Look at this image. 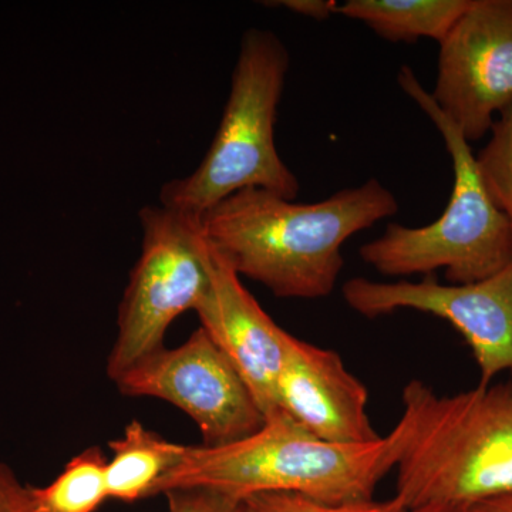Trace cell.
I'll return each mask as SVG.
<instances>
[{"label":"cell","mask_w":512,"mask_h":512,"mask_svg":"<svg viewBox=\"0 0 512 512\" xmlns=\"http://www.w3.org/2000/svg\"><path fill=\"white\" fill-rule=\"evenodd\" d=\"M402 451L399 426L363 444H333L312 436L285 413L265 419L251 436L225 446H192L165 474L154 495L177 488H208L247 500L259 494H298L328 504L375 498Z\"/></svg>","instance_id":"cell-3"},{"label":"cell","mask_w":512,"mask_h":512,"mask_svg":"<svg viewBox=\"0 0 512 512\" xmlns=\"http://www.w3.org/2000/svg\"><path fill=\"white\" fill-rule=\"evenodd\" d=\"M214 254L211 289L195 312L201 328L227 356L268 419L282 413L276 386L292 335L262 309L231 265Z\"/></svg>","instance_id":"cell-11"},{"label":"cell","mask_w":512,"mask_h":512,"mask_svg":"<svg viewBox=\"0 0 512 512\" xmlns=\"http://www.w3.org/2000/svg\"><path fill=\"white\" fill-rule=\"evenodd\" d=\"M276 397L282 413L320 440L363 446L382 439L367 414L365 384L335 350L291 336Z\"/></svg>","instance_id":"cell-10"},{"label":"cell","mask_w":512,"mask_h":512,"mask_svg":"<svg viewBox=\"0 0 512 512\" xmlns=\"http://www.w3.org/2000/svg\"><path fill=\"white\" fill-rule=\"evenodd\" d=\"M107 457L90 447L73 457L46 487H30V512H94L109 500Z\"/></svg>","instance_id":"cell-14"},{"label":"cell","mask_w":512,"mask_h":512,"mask_svg":"<svg viewBox=\"0 0 512 512\" xmlns=\"http://www.w3.org/2000/svg\"><path fill=\"white\" fill-rule=\"evenodd\" d=\"M342 295L350 309L369 319L410 309L447 320L473 352L478 386H488L501 373L512 382V264L467 285H441L433 275L420 282L352 278Z\"/></svg>","instance_id":"cell-8"},{"label":"cell","mask_w":512,"mask_h":512,"mask_svg":"<svg viewBox=\"0 0 512 512\" xmlns=\"http://www.w3.org/2000/svg\"><path fill=\"white\" fill-rule=\"evenodd\" d=\"M468 143L512 104V0H474L440 43L431 93Z\"/></svg>","instance_id":"cell-9"},{"label":"cell","mask_w":512,"mask_h":512,"mask_svg":"<svg viewBox=\"0 0 512 512\" xmlns=\"http://www.w3.org/2000/svg\"><path fill=\"white\" fill-rule=\"evenodd\" d=\"M116 384L126 396L156 397L183 410L205 447L235 443L265 423L247 384L202 328L184 345L144 357Z\"/></svg>","instance_id":"cell-7"},{"label":"cell","mask_w":512,"mask_h":512,"mask_svg":"<svg viewBox=\"0 0 512 512\" xmlns=\"http://www.w3.org/2000/svg\"><path fill=\"white\" fill-rule=\"evenodd\" d=\"M164 495L170 512H242V501L208 488H177Z\"/></svg>","instance_id":"cell-17"},{"label":"cell","mask_w":512,"mask_h":512,"mask_svg":"<svg viewBox=\"0 0 512 512\" xmlns=\"http://www.w3.org/2000/svg\"><path fill=\"white\" fill-rule=\"evenodd\" d=\"M0 512H30V485L20 483L5 463H0Z\"/></svg>","instance_id":"cell-18"},{"label":"cell","mask_w":512,"mask_h":512,"mask_svg":"<svg viewBox=\"0 0 512 512\" xmlns=\"http://www.w3.org/2000/svg\"><path fill=\"white\" fill-rule=\"evenodd\" d=\"M143 248L119 309V332L107 360L114 383L164 348L171 323L210 292L215 254L201 217L164 205L140 211Z\"/></svg>","instance_id":"cell-6"},{"label":"cell","mask_w":512,"mask_h":512,"mask_svg":"<svg viewBox=\"0 0 512 512\" xmlns=\"http://www.w3.org/2000/svg\"><path fill=\"white\" fill-rule=\"evenodd\" d=\"M396 494L407 510L468 511L512 494V382L439 396L421 380L402 393Z\"/></svg>","instance_id":"cell-2"},{"label":"cell","mask_w":512,"mask_h":512,"mask_svg":"<svg viewBox=\"0 0 512 512\" xmlns=\"http://www.w3.org/2000/svg\"><path fill=\"white\" fill-rule=\"evenodd\" d=\"M397 212L393 192L370 178L313 204L247 188L214 205L201 222L212 249L239 276L279 298L319 299L335 291L343 244Z\"/></svg>","instance_id":"cell-1"},{"label":"cell","mask_w":512,"mask_h":512,"mask_svg":"<svg viewBox=\"0 0 512 512\" xmlns=\"http://www.w3.org/2000/svg\"><path fill=\"white\" fill-rule=\"evenodd\" d=\"M490 133L487 146L476 156L477 167L491 200L512 227V104L498 114Z\"/></svg>","instance_id":"cell-15"},{"label":"cell","mask_w":512,"mask_h":512,"mask_svg":"<svg viewBox=\"0 0 512 512\" xmlns=\"http://www.w3.org/2000/svg\"><path fill=\"white\" fill-rule=\"evenodd\" d=\"M264 5H281L282 8L305 18L326 20L335 15L339 3L335 0H282V2H266Z\"/></svg>","instance_id":"cell-19"},{"label":"cell","mask_w":512,"mask_h":512,"mask_svg":"<svg viewBox=\"0 0 512 512\" xmlns=\"http://www.w3.org/2000/svg\"><path fill=\"white\" fill-rule=\"evenodd\" d=\"M467 512H512V494L483 501V503L471 507Z\"/></svg>","instance_id":"cell-20"},{"label":"cell","mask_w":512,"mask_h":512,"mask_svg":"<svg viewBox=\"0 0 512 512\" xmlns=\"http://www.w3.org/2000/svg\"><path fill=\"white\" fill-rule=\"evenodd\" d=\"M288 69V52L275 33L245 32L231 93L210 150L194 173L164 185L161 205L202 217L247 188L296 200L301 188L298 178L279 157L275 144L276 110Z\"/></svg>","instance_id":"cell-5"},{"label":"cell","mask_w":512,"mask_h":512,"mask_svg":"<svg viewBox=\"0 0 512 512\" xmlns=\"http://www.w3.org/2000/svg\"><path fill=\"white\" fill-rule=\"evenodd\" d=\"M407 512H467L457 510V508L443 507V505H423V507L413 508Z\"/></svg>","instance_id":"cell-21"},{"label":"cell","mask_w":512,"mask_h":512,"mask_svg":"<svg viewBox=\"0 0 512 512\" xmlns=\"http://www.w3.org/2000/svg\"><path fill=\"white\" fill-rule=\"evenodd\" d=\"M113 458L107 461L109 500L136 503L153 497L161 478L180 464L187 446L171 443L140 421H131L120 439L110 441Z\"/></svg>","instance_id":"cell-12"},{"label":"cell","mask_w":512,"mask_h":512,"mask_svg":"<svg viewBox=\"0 0 512 512\" xmlns=\"http://www.w3.org/2000/svg\"><path fill=\"white\" fill-rule=\"evenodd\" d=\"M400 87L440 131L453 161L454 184L446 211L426 227L389 224L360 248V258L384 276L433 275L443 269L450 285L476 284L512 264V227L481 180L470 143L421 86L409 66Z\"/></svg>","instance_id":"cell-4"},{"label":"cell","mask_w":512,"mask_h":512,"mask_svg":"<svg viewBox=\"0 0 512 512\" xmlns=\"http://www.w3.org/2000/svg\"><path fill=\"white\" fill-rule=\"evenodd\" d=\"M397 495L390 500L375 498L360 503L328 504L298 494H259L242 500V512H407Z\"/></svg>","instance_id":"cell-16"},{"label":"cell","mask_w":512,"mask_h":512,"mask_svg":"<svg viewBox=\"0 0 512 512\" xmlns=\"http://www.w3.org/2000/svg\"><path fill=\"white\" fill-rule=\"evenodd\" d=\"M474 0H349L336 13L359 20L389 42H443Z\"/></svg>","instance_id":"cell-13"}]
</instances>
